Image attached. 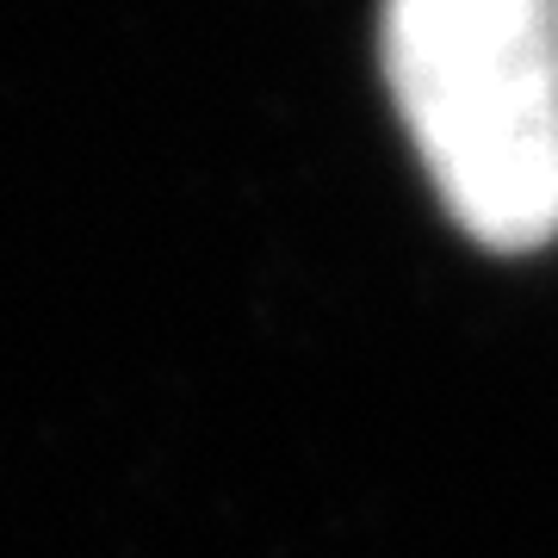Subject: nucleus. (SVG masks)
<instances>
[{"label": "nucleus", "mask_w": 558, "mask_h": 558, "mask_svg": "<svg viewBox=\"0 0 558 558\" xmlns=\"http://www.w3.org/2000/svg\"><path fill=\"white\" fill-rule=\"evenodd\" d=\"M385 75L472 242L558 236V0H385Z\"/></svg>", "instance_id": "nucleus-1"}]
</instances>
